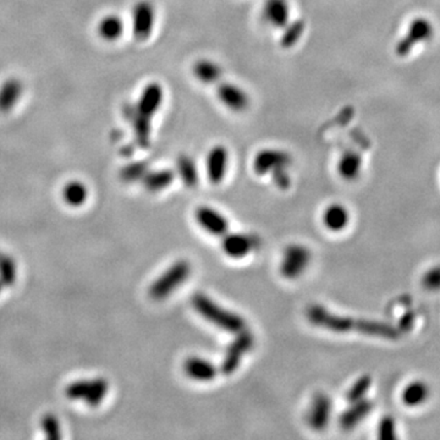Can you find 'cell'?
<instances>
[{
    "mask_svg": "<svg viewBox=\"0 0 440 440\" xmlns=\"http://www.w3.org/2000/svg\"><path fill=\"white\" fill-rule=\"evenodd\" d=\"M164 97V87L160 82L152 81L142 89L136 103L129 109L127 115L131 122L134 135L137 145L142 148H148L150 145L152 122L162 108Z\"/></svg>",
    "mask_w": 440,
    "mask_h": 440,
    "instance_id": "obj_1",
    "label": "cell"
},
{
    "mask_svg": "<svg viewBox=\"0 0 440 440\" xmlns=\"http://www.w3.org/2000/svg\"><path fill=\"white\" fill-rule=\"evenodd\" d=\"M191 304L200 316L225 332L238 334L246 328V323L239 314L223 309L221 306L201 292L193 296Z\"/></svg>",
    "mask_w": 440,
    "mask_h": 440,
    "instance_id": "obj_2",
    "label": "cell"
},
{
    "mask_svg": "<svg viewBox=\"0 0 440 440\" xmlns=\"http://www.w3.org/2000/svg\"><path fill=\"white\" fill-rule=\"evenodd\" d=\"M190 274H191V266L188 261H178L174 263L167 272L163 273L150 285V297L155 300H164L188 280Z\"/></svg>",
    "mask_w": 440,
    "mask_h": 440,
    "instance_id": "obj_3",
    "label": "cell"
},
{
    "mask_svg": "<svg viewBox=\"0 0 440 440\" xmlns=\"http://www.w3.org/2000/svg\"><path fill=\"white\" fill-rule=\"evenodd\" d=\"M307 318L314 325L334 332H347L352 329L363 332L365 323V321H356V319L332 313L328 309H324L319 304H313L307 309Z\"/></svg>",
    "mask_w": 440,
    "mask_h": 440,
    "instance_id": "obj_4",
    "label": "cell"
},
{
    "mask_svg": "<svg viewBox=\"0 0 440 440\" xmlns=\"http://www.w3.org/2000/svg\"><path fill=\"white\" fill-rule=\"evenodd\" d=\"M109 390V384L103 378L75 382L65 389V395L72 400H84L89 406H98Z\"/></svg>",
    "mask_w": 440,
    "mask_h": 440,
    "instance_id": "obj_5",
    "label": "cell"
},
{
    "mask_svg": "<svg viewBox=\"0 0 440 440\" xmlns=\"http://www.w3.org/2000/svg\"><path fill=\"white\" fill-rule=\"evenodd\" d=\"M157 13L155 5L147 0L137 3L131 14V30L134 37L138 42H145L155 32Z\"/></svg>",
    "mask_w": 440,
    "mask_h": 440,
    "instance_id": "obj_6",
    "label": "cell"
},
{
    "mask_svg": "<svg viewBox=\"0 0 440 440\" xmlns=\"http://www.w3.org/2000/svg\"><path fill=\"white\" fill-rule=\"evenodd\" d=\"M311 252L302 245H290L285 248L280 263L281 276L286 279H297L309 267Z\"/></svg>",
    "mask_w": 440,
    "mask_h": 440,
    "instance_id": "obj_7",
    "label": "cell"
},
{
    "mask_svg": "<svg viewBox=\"0 0 440 440\" xmlns=\"http://www.w3.org/2000/svg\"><path fill=\"white\" fill-rule=\"evenodd\" d=\"M216 98L225 108L233 112H244L251 104V98L246 89L229 81H220L218 84Z\"/></svg>",
    "mask_w": 440,
    "mask_h": 440,
    "instance_id": "obj_8",
    "label": "cell"
},
{
    "mask_svg": "<svg viewBox=\"0 0 440 440\" xmlns=\"http://www.w3.org/2000/svg\"><path fill=\"white\" fill-rule=\"evenodd\" d=\"M291 155L280 148H263L253 158V172L262 176L272 174L278 169L289 168L291 164Z\"/></svg>",
    "mask_w": 440,
    "mask_h": 440,
    "instance_id": "obj_9",
    "label": "cell"
},
{
    "mask_svg": "<svg viewBox=\"0 0 440 440\" xmlns=\"http://www.w3.org/2000/svg\"><path fill=\"white\" fill-rule=\"evenodd\" d=\"M253 345V335L251 332L242 330L238 332L234 342L228 347V351L225 355L223 363H221V373L225 375H230L234 373L235 370L239 368L242 357L246 355V352L250 351V349Z\"/></svg>",
    "mask_w": 440,
    "mask_h": 440,
    "instance_id": "obj_10",
    "label": "cell"
},
{
    "mask_svg": "<svg viewBox=\"0 0 440 440\" xmlns=\"http://www.w3.org/2000/svg\"><path fill=\"white\" fill-rule=\"evenodd\" d=\"M230 155L223 145H216L208 150L206 160L207 176L214 185L221 183L229 168Z\"/></svg>",
    "mask_w": 440,
    "mask_h": 440,
    "instance_id": "obj_11",
    "label": "cell"
},
{
    "mask_svg": "<svg viewBox=\"0 0 440 440\" xmlns=\"http://www.w3.org/2000/svg\"><path fill=\"white\" fill-rule=\"evenodd\" d=\"M25 84L19 77H8L0 84V114L13 112L24 98Z\"/></svg>",
    "mask_w": 440,
    "mask_h": 440,
    "instance_id": "obj_12",
    "label": "cell"
},
{
    "mask_svg": "<svg viewBox=\"0 0 440 440\" xmlns=\"http://www.w3.org/2000/svg\"><path fill=\"white\" fill-rule=\"evenodd\" d=\"M262 19L271 27L283 30L291 20L289 0H264L262 6Z\"/></svg>",
    "mask_w": 440,
    "mask_h": 440,
    "instance_id": "obj_13",
    "label": "cell"
},
{
    "mask_svg": "<svg viewBox=\"0 0 440 440\" xmlns=\"http://www.w3.org/2000/svg\"><path fill=\"white\" fill-rule=\"evenodd\" d=\"M332 413V400L327 394L319 393L314 396L309 408V426L314 431H323L330 421Z\"/></svg>",
    "mask_w": 440,
    "mask_h": 440,
    "instance_id": "obj_14",
    "label": "cell"
},
{
    "mask_svg": "<svg viewBox=\"0 0 440 440\" xmlns=\"http://www.w3.org/2000/svg\"><path fill=\"white\" fill-rule=\"evenodd\" d=\"M96 31L103 42H119L125 33V21L120 15L105 14L98 20Z\"/></svg>",
    "mask_w": 440,
    "mask_h": 440,
    "instance_id": "obj_15",
    "label": "cell"
},
{
    "mask_svg": "<svg viewBox=\"0 0 440 440\" xmlns=\"http://www.w3.org/2000/svg\"><path fill=\"white\" fill-rule=\"evenodd\" d=\"M196 219L202 229L216 236L224 235L229 229L226 218L211 207H200L196 211Z\"/></svg>",
    "mask_w": 440,
    "mask_h": 440,
    "instance_id": "obj_16",
    "label": "cell"
},
{
    "mask_svg": "<svg viewBox=\"0 0 440 440\" xmlns=\"http://www.w3.org/2000/svg\"><path fill=\"white\" fill-rule=\"evenodd\" d=\"M191 71L195 80L207 86L219 84L224 76L223 67L216 60H212L209 58L197 59L193 64Z\"/></svg>",
    "mask_w": 440,
    "mask_h": 440,
    "instance_id": "obj_17",
    "label": "cell"
},
{
    "mask_svg": "<svg viewBox=\"0 0 440 440\" xmlns=\"http://www.w3.org/2000/svg\"><path fill=\"white\" fill-rule=\"evenodd\" d=\"M256 245V239L250 235L229 234L225 235L221 247L228 257L240 259L246 257Z\"/></svg>",
    "mask_w": 440,
    "mask_h": 440,
    "instance_id": "obj_18",
    "label": "cell"
},
{
    "mask_svg": "<svg viewBox=\"0 0 440 440\" xmlns=\"http://www.w3.org/2000/svg\"><path fill=\"white\" fill-rule=\"evenodd\" d=\"M183 372L188 378L198 382H211L216 377V365L201 357H188L183 362Z\"/></svg>",
    "mask_w": 440,
    "mask_h": 440,
    "instance_id": "obj_19",
    "label": "cell"
},
{
    "mask_svg": "<svg viewBox=\"0 0 440 440\" xmlns=\"http://www.w3.org/2000/svg\"><path fill=\"white\" fill-rule=\"evenodd\" d=\"M337 173L347 181H355L362 170V157L356 150H347L337 162Z\"/></svg>",
    "mask_w": 440,
    "mask_h": 440,
    "instance_id": "obj_20",
    "label": "cell"
},
{
    "mask_svg": "<svg viewBox=\"0 0 440 440\" xmlns=\"http://www.w3.org/2000/svg\"><path fill=\"white\" fill-rule=\"evenodd\" d=\"M428 32H429V27H428L426 21L417 20L410 25L406 36L398 43L396 53L399 56H406L415 44L423 41L422 38H426V34Z\"/></svg>",
    "mask_w": 440,
    "mask_h": 440,
    "instance_id": "obj_21",
    "label": "cell"
},
{
    "mask_svg": "<svg viewBox=\"0 0 440 440\" xmlns=\"http://www.w3.org/2000/svg\"><path fill=\"white\" fill-rule=\"evenodd\" d=\"M175 179V173L170 169H160V170H153L148 172L141 179L145 190L150 193H160L165 188H169L173 183Z\"/></svg>",
    "mask_w": 440,
    "mask_h": 440,
    "instance_id": "obj_22",
    "label": "cell"
},
{
    "mask_svg": "<svg viewBox=\"0 0 440 440\" xmlns=\"http://www.w3.org/2000/svg\"><path fill=\"white\" fill-rule=\"evenodd\" d=\"M351 403V408H347L339 418V425L344 429H351L356 427L368 415L372 408V403L365 400H358Z\"/></svg>",
    "mask_w": 440,
    "mask_h": 440,
    "instance_id": "obj_23",
    "label": "cell"
},
{
    "mask_svg": "<svg viewBox=\"0 0 440 440\" xmlns=\"http://www.w3.org/2000/svg\"><path fill=\"white\" fill-rule=\"evenodd\" d=\"M349 220H350L349 212L345 207L339 205V203L330 205L324 212V225L330 231L337 233V231L345 229L349 224Z\"/></svg>",
    "mask_w": 440,
    "mask_h": 440,
    "instance_id": "obj_24",
    "label": "cell"
},
{
    "mask_svg": "<svg viewBox=\"0 0 440 440\" xmlns=\"http://www.w3.org/2000/svg\"><path fill=\"white\" fill-rule=\"evenodd\" d=\"M178 174L181 181H183L188 188H196L200 176H198V170L195 160L190 155H180L178 158Z\"/></svg>",
    "mask_w": 440,
    "mask_h": 440,
    "instance_id": "obj_25",
    "label": "cell"
},
{
    "mask_svg": "<svg viewBox=\"0 0 440 440\" xmlns=\"http://www.w3.org/2000/svg\"><path fill=\"white\" fill-rule=\"evenodd\" d=\"M89 188L81 181H70L63 188V198L71 207H80L87 201Z\"/></svg>",
    "mask_w": 440,
    "mask_h": 440,
    "instance_id": "obj_26",
    "label": "cell"
},
{
    "mask_svg": "<svg viewBox=\"0 0 440 440\" xmlns=\"http://www.w3.org/2000/svg\"><path fill=\"white\" fill-rule=\"evenodd\" d=\"M280 44L281 47L289 49L294 47L300 41L304 33V21L295 20L294 22H289L285 27L281 30Z\"/></svg>",
    "mask_w": 440,
    "mask_h": 440,
    "instance_id": "obj_27",
    "label": "cell"
},
{
    "mask_svg": "<svg viewBox=\"0 0 440 440\" xmlns=\"http://www.w3.org/2000/svg\"><path fill=\"white\" fill-rule=\"evenodd\" d=\"M16 264L14 259L1 253L0 256V281L4 286H10L16 280Z\"/></svg>",
    "mask_w": 440,
    "mask_h": 440,
    "instance_id": "obj_28",
    "label": "cell"
},
{
    "mask_svg": "<svg viewBox=\"0 0 440 440\" xmlns=\"http://www.w3.org/2000/svg\"><path fill=\"white\" fill-rule=\"evenodd\" d=\"M148 167L145 163L142 162H136V163H132L129 164L122 169L120 176L125 183H135L137 180H141L143 178V175L147 173Z\"/></svg>",
    "mask_w": 440,
    "mask_h": 440,
    "instance_id": "obj_29",
    "label": "cell"
},
{
    "mask_svg": "<svg viewBox=\"0 0 440 440\" xmlns=\"http://www.w3.org/2000/svg\"><path fill=\"white\" fill-rule=\"evenodd\" d=\"M370 380L368 377H362L360 380H357L355 384L352 385L349 393H347V400L350 403H355L358 400H362V398L365 396L367 390L370 388Z\"/></svg>",
    "mask_w": 440,
    "mask_h": 440,
    "instance_id": "obj_30",
    "label": "cell"
},
{
    "mask_svg": "<svg viewBox=\"0 0 440 440\" xmlns=\"http://www.w3.org/2000/svg\"><path fill=\"white\" fill-rule=\"evenodd\" d=\"M42 428L46 436L49 439H59L61 438L60 426L59 422L53 415H46L42 418Z\"/></svg>",
    "mask_w": 440,
    "mask_h": 440,
    "instance_id": "obj_31",
    "label": "cell"
},
{
    "mask_svg": "<svg viewBox=\"0 0 440 440\" xmlns=\"http://www.w3.org/2000/svg\"><path fill=\"white\" fill-rule=\"evenodd\" d=\"M272 178L276 186L281 190L290 188L291 179L289 176V173H287V168H280L273 172Z\"/></svg>",
    "mask_w": 440,
    "mask_h": 440,
    "instance_id": "obj_32",
    "label": "cell"
},
{
    "mask_svg": "<svg viewBox=\"0 0 440 440\" xmlns=\"http://www.w3.org/2000/svg\"><path fill=\"white\" fill-rule=\"evenodd\" d=\"M393 436V423L385 420L382 425H380V436L382 438H389V436Z\"/></svg>",
    "mask_w": 440,
    "mask_h": 440,
    "instance_id": "obj_33",
    "label": "cell"
},
{
    "mask_svg": "<svg viewBox=\"0 0 440 440\" xmlns=\"http://www.w3.org/2000/svg\"><path fill=\"white\" fill-rule=\"evenodd\" d=\"M3 287H4V284H3L1 281H0V291H1V289H3Z\"/></svg>",
    "mask_w": 440,
    "mask_h": 440,
    "instance_id": "obj_34",
    "label": "cell"
},
{
    "mask_svg": "<svg viewBox=\"0 0 440 440\" xmlns=\"http://www.w3.org/2000/svg\"><path fill=\"white\" fill-rule=\"evenodd\" d=\"M0 256H1V252H0Z\"/></svg>",
    "mask_w": 440,
    "mask_h": 440,
    "instance_id": "obj_35",
    "label": "cell"
}]
</instances>
